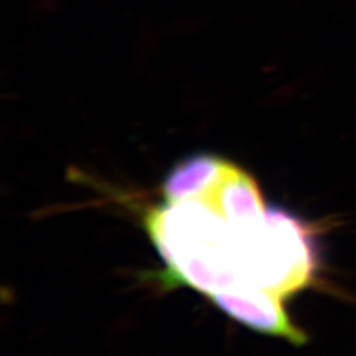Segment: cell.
I'll list each match as a JSON object with an SVG mask.
<instances>
[{
  "label": "cell",
  "mask_w": 356,
  "mask_h": 356,
  "mask_svg": "<svg viewBox=\"0 0 356 356\" xmlns=\"http://www.w3.org/2000/svg\"><path fill=\"white\" fill-rule=\"evenodd\" d=\"M220 310L250 330L281 337L293 344H305L307 336L298 330L284 307V300L260 288L241 289L211 298Z\"/></svg>",
  "instance_id": "1"
},
{
  "label": "cell",
  "mask_w": 356,
  "mask_h": 356,
  "mask_svg": "<svg viewBox=\"0 0 356 356\" xmlns=\"http://www.w3.org/2000/svg\"><path fill=\"white\" fill-rule=\"evenodd\" d=\"M227 161L214 154H193L178 162L166 175L163 193L166 202L196 197L213 186L225 171Z\"/></svg>",
  "instance_id": "2"
}]
</instances>
